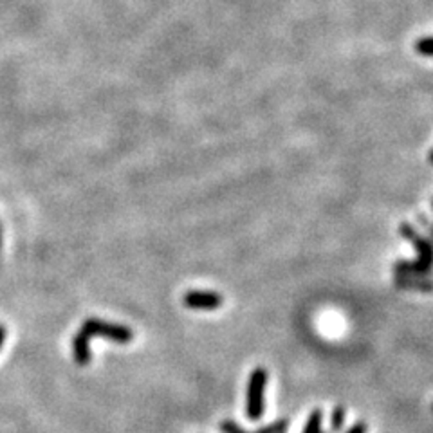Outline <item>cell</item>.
I'll return each instance as SVG.
<instances>
[{"mask_svg":"<svg viewBox=\"0 0 433 433\" xmlns=\"http://www.w3.org/2000/svg\"><path fill=\"white\" fill-rule=\"evenodd\" d=\"M80 332L85 338H87V340H93V338H96V336L116 341V343H130V341L134 340L132 329L125 327V325H120V323L103 322V320H96V318L85 320Z\"/></svg>","mask_w":433,"mask_h":433,"instance_id":"cell-2","label":"cell"},{"mask_svg":"<svg viewBox=\"0 0 433 433\" xmlns=\"http://www.w3.org/2000/svg\"><path fill=\"white\" fill-rule=\"evenodd\" d=\"M224 301L222 294L210 291H190L182 297V304L194 310H215Z\"/></svg>","mask_w":433,"mask_h":433,"instance_id":"cell-4","label":"cell"},{"mask_svg":"<svg viewBox=\"0 0 433 433\" xmlns=\"http://www.w3.org/2000/svg\"><path fill=\"white\" fill-rule=\"evenodd\" d=\"M265 388H267V370L258 367L251 372L248 383V401L246 414L251 420H258L265 414Z\"/></svg>","mask_w":433,"mask_h":433,"instance_id":"cell-3","label":"cell"},{"mask_svg":"<svg viewBox=\"0 0 433 433\" xmlns=\"http://www.w3.org/2000/svg\"><path fill=\"white\" fill-rule=\"evenodd\" d=\"M289 428V420L288 419H280L274 420L271 425L264 426L260 430H255V432H246L244 428H240L235 420L226 419L221 423V432L222 433H285Z\"/></svg>","mask_w":433,"mask_h":433,"instance_id":"cell-5","label":"cell"},{"mask_svg":"<svg viewBox=\"0 0 433 433\" xmlns=\"http://www.w3.org/2000/svg\"><path fill=\"white\" fill-rule=\"evenodd\" d=\"M432 38L430 36H425V38H420V40L416 42V51L419 54H423V56H432Z\"/></svg>","mask_w":433,"mask_h":433,"instance_id":"cell-10","label":"cell"},{"mask_svg":"<svg viewBox=\"0 0 433 433\" xmlns=\"http://www.w3.org/2000/svg\"><path fill=\"white\" fill-rule=\"evenodd\" d=\"M0 242H2V235H0Z\"/></svg>","mask_w":433,"mask_h":433,"instance_id":"cell-13","label":"cell"},{"mask_svg":"<svg viewBox=\"0 0 433 433\" xmlns=\"http://www.w3.org/2000/svg\"><path fill=\"white\" fill-rule=\"evenodd\" d=\"M88 345H90V340H87V338L78 331V334H76L74 340H72V354H74L76 363H78L80 367H87L88 363H90V359H93L90 347Z\"/></svg>","mask_w":433,"mask_h":433,"instance_id":"cell-6","label":"cell"},{"mask_svg":"<svg viewBox=\"0 0 433 433\" xmlns=\"http://www.w3.org/2000/svg\"><path fill=\"white\" fill-rule=\"evenodd\" d=\"M347 411L343 407H336L331 414V433H338L345 425Z\"/></svg>","mask_w":433,"mask_h":433,"instance_id":"cell-9","label":"cell"},{"mask_svg":"<svg viewBox=\"0 0 433 433\" xmlns=\"http://www.w3.org/2000/svg\"><path fill=\"white\" fill-rule=\"evenodd\" d=\"M399 233L404 239L411 240L414 248L417 251V258L414 260H399L393 265V271L399 274V276H428L430 271H432V258H433V249L430 239L423 237L416 231V228L408 222H402L399 226Z\"/></svg>","mask_w":433,"mask_h":433,"instance_id":"cell-1","label":"cell"},{"mask_svg":"<svg viewBox=\"0 0 433 433\" xmlns=\"http://www.w3.org/2000/svg\"><path fill=\"white\" fill-rule=\"evenodd\" d=\"M367 430H368L367 425L361 420V423H356V425L350 426L345 433H367Z\"/></svg>","mask_w":433,"mask_h":433,"instance_id":"cell-11","label":"cell"},{"mask_svg":"<svg viewBox=\"0 0 433 433\" xmlns=\"http://www.w3.org/2000/svg\"><path fill=\"white\" fill-rule=\"evenodd\" d=\"M322 423H323V411L314 410L313 414L307 419V425H305L304 432L301 433H322Z\"/></svg>","mask_w":433,"mask_h":433,"instance_id":"cell-8","label":"cell"},{"mask_svg":"<svg viewBox=\"0 0 433 433\" xmlns=\"http://www.w3.org/2000/svg\"><path fill=\"white\" fill-rule=\"evenodd\" d=\"M395 283H397V288L408 289V291H432V282L426 276H399L397 274Z\"/></svg>","mask_w":433,"mask_h":433,"instance_id":"cell-7","label":"cell"},{"mask_svg":"<svg viewBox=\"0 0 433 433\" xmlns=\"http://www.w3.org/2000/svg\"><path fill=\"white\" fill-rule=\"evenodd\" d=\"M4 341H6V327L4 325H0V349L4 345Z\"/></svg>","mask_w":433,"mask_h":433,"instance_id":"cell-12","label":"cell"}]
</instances>
